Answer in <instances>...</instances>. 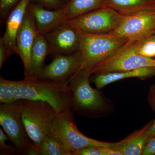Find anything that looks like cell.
Wrapping results in <instances>:
<instances>
[{"mask_svg":"<svg viewBox=\"0 0 155 155\" xmlns=\"http://www.w3.org/2000/svg\"><path fill=\"white\" fill-rule=\"evenodd\" d=\"M22 110V100L11 104H1L0 125L19 154L38 155L23 125Z\"/></svg>","mask_w":155,"mask_h":155,"instance_id":"cell-5","label":"cell"},{"mask_svg":"<svg viewBox=\"0 0 155 155\" xmlns=\"http://www.w3.org/2000/svg\"><path fill=\"white\" fill-rule=\"evenodd\" d=\"M50 54V48L44 34L38 33L31 51V65L32 77L37 78L43 69L45 59Z\"/></svg>","mask_w":155,"mask_h":155,"instance_id":"cell-18","label":"cell"},{"mask_svg":"<svg viewBox=\"0 0 155 155\" xmlns=\"http://www.w3.org/2000/svg\"><path fill=\"white\" fill-rule=\"evenodd\" d=\"M107 0H69L62 8L67 22L106 7Z\"/></svg>","mask_w":155,"mask_h":155,"instance_id":"cell-17","label":"cell"},{"mask_svg":"<svg viewBox=\"0 0 155 155\" xmlns=\"http://www.w3.org/2000/svg\"><path fill=\"white\" fill-rule=\"evenodd\" d=\"M79 32V51L82 57V63L77 72L87 70L105 61L118 53L130 41L125 38L114 35Z\"/></svg>","mask_w":155,"mask_h":155,"instance_id":"cell-3","label":"cell"},{"mask_svg":"<svg viewBox=\"0 0 155 155\" xmlns=\"http://www.w3.org/2000/svg\"><path fill=\"white\" fill-rule=\"evenodd\" d=\"M28 10L33 17L39 33L45 34L67 22L62 8L51 10L39 4L30 3Z\"/></svg>","mask_w":155,"mask_h":155,"instance_id":"cell-13","label":"cell"},{"mask_svg":"<svg viewBox=\"0 0 155 155\" xmlns=\"http://www.w3.org/2000/svg\"><path fill=\"white\" fill-rule=\"evenodd\" d=\"M136 51L146 58H155V41L150 37L135 41Z\"/></svg>","mask_w":155,"mask_h":155,"instance_id":"cell-22","label":"cell"},{"mask_svg":"<svg viewBox=\"0 0 155 155\" xmlns=\"http://www.w3.org/2000/svg\"><path fill=\"white\" fill-rule=\"evenodd\" d=\"M8 137L4 133L2 128L0 129V153L1 155H14L19 153L15 146L8 145L5 141L8 140Z\"/></svg>","mask_w":155,"mask_h":155,"instance_id":"cell-25","label":"cell"},{"mask_svg":"<svg viewBox=\"0 0 155 155\" xmlns=\"http://www.w3.org/2000/svg\"><path fill=\"white\" fill-rule=\"evenodd\" d=\"M150 37L153 40H154V41H155V33L152 36Z\"/></svg>","mask_w":155,"mask_h":155,"instance_id":"cell-31","label":"cell"},{"mask_svg":"<svg viewBox=\"0 0 155 155\" xmlns=\"http://www.w3.org/2000/svg\"><path fill=\"white\" fill-rule=\"evenodd\" d=\"M147 133L150 139L155 135V119L151 121L150 124L147 129Z\"/></svg>","mask_w":155,"mask_h":155,"instance_id":"cell-30","label":"cell"},{"mask_svg":"<svg viewBox=\"0 0 155 155\" xmlns=\"http://www.w3.org/2000/svg\"><path fill=\"white\" fill-rule=\"evenodd\" d=\"M38 33L33 17L27 9L16 38L17 54L22 60L24 78L32 77L31 65V51L35 38Z\"/></svg>","mask_w":155,"mask_h":155,"instance_id":"cell-12","label":"cell"},{"mask_svg":"<svg viewBox=\"0 0 155 155\" xmlns=\"http://www.w3.org/2000/svg\"><path fill=\"white\" fill-rule=\"evenodd\" d=\"M38 155H72L65 149L54 136L50 132L40 145Z\"/></svg>","mask_w":155,"mask_h":155,"instance_id":"cell-20","label":"cell"},{"mask_svg":"<svg viewBox=\"0 0 155 155\" xmlns=\"http://www.w3.org/2000/svg\"><path fill=\"white\" fill-rule=\"evenodd\" d=\"M147 101L150 107L155 112V83L150 87Z\"/></svg>","mask_w":155,"mask_h":155,"instance_id":"cell-29","label":"cell"},{"mask_svg":"<svg viewBox=\"0 0 155 155\" xmlns=\"http://www.w3.org/2000/svg\"><path fill=\"white\" fill-rule=\"evenodd\" d=\"M20 0H0V16L2 20H5L11 11Z\"/></svg>","mask_w":155,"mask_h":155,"instance_id":"cell-24","label":"cell"},{"mask_svg":"<svg viewBox=\"0 0 155 155\" xmlns=\"http://www.w3.org/2000/svg\"><path fill=\"white\" fill-rule=\"evenodd\" d=\"M16 81L0 78V104H11L17 101Z\"/></svg>","mask_w":155,"mask_h":155,"instance_id":"cell-21","label":"cell"},{"mask_svg":"<svg viewBox=\"0 0 155 155\" xmlns=\"http://www.w3.org/2000/svg\"><path fill=\"white\" fill-rule=\"evenodd\" d=\"M155 33V9L127 15L116 30L109 34L138 41Z\"/></svg>","mask_w":155,"mask_h":155,"instance_id":"cell-9","label":"cell"},{"mask_svg":"<svg viewBox=\"0 0 155 155\" xmlns=\"http://www.w3.org/2000/svg\"><path fill=\"white\" fill-rule=\"evenodd\" d=\"M22 101V122L28 137L38 155L40 145L51 132L57 113L52 106L44 101Z\"/></svg>","mask_w":155,"mask_h":155,"instance_id":"cell-4","label":"cell"},{"mask_svg":"<svg viewBox=\"0 0 155 155\" xmlns=\"http://www.w3.org/2000/svg\"><path fill=\"white\" fill-rule=\"evenodd\" d=\"M155 76V67H144L139 69L122 71L94 74L90 82L94 84L96 87L101 90L104 87L115 81L135 78L141 80Z\"/></svg>","mask_w":155,"mask_h":155,"instance_id":"cell-15","label":"cell"},{"mask_svg":"<svg viewBox=\"0 0 155 155\" xmlns=\"http://www.w3.org/2000/svg\"></svg>","mask_w":155,"mask_h":155,"instance_id":"cell-33","label":"cell"},{"mask_svg":"<svg viewBox=\"0 0 155 155\" xmlns=\"http://www.w3.org/2000/svg\"><path fill=\"white\" fill-rule=\"evenodd\" d=\"M16 100H41L50 104L57 115L71 111L69 83H59L37 78L16 81Z\"/></svg>","mask_w":155,"mask_h":155,"instance_id":"cell-2","label":"cell"},{"mask_svg":"<svg viewBox=\"0 0 155 155\" xmlns=\"http://www.w3.org/2000/svg\"><path fill=\"white\" fill-rule=\"evenodd\" d=\"M155 155V135L149 140L142 155Z\"/></svg>","mask_w":155,"mask_h":155,"instance_id":"cell-28","label":"cell"},{"mask_svg":"<svg viewBox=\"0 0 155 155\" xmlns=\"http://www.w3.org/2000/svg\"><path fill=\"white\" fill-rule=\"evenodd\" d=\"M151 121L143 127L134 131L121 141L114 143L111 148L118 151L122 155H142L150 139L147 130Z\"/></svg>","mask_w":155,"mask_h":155,"instance_id":"cell-16","label":"cell"},{"mask_svg":"<svg viewBox=\"0 0 155 155\" xmlns=\"http://www.w3.org/2000/svg\"><path fill=\"white\" fill-rule=\"evenodd\" d=\"M73 155H122L121 153L110 147L101 146L87 147L73 153Z\"/></svg>","mask_w":155,"mask_h":155,"instance_id":"cell-23","label":"cell"},{"mask_svg":"<svg viewBox=\"0 0 155 155\" xmlns=\"http://www.w3.org/2000/svg\"><path fill=\"white\" fill-rule=\"evenodd\" d=\"M73 114L69 110L56 115L51 130L52 134L72 155L75 151L87 147H111L114 145V143L100 141L84 135L75 125Z\"/></svg>","mask_w":155,"mask_h":155,"instance_id":"cell-6","label":"cell"},{"mask_svg":"<svg viewBox=\"0 0 155 155\" xmlns=\"http://www.w3.org/2000/svg\"><path fill=\"white\" fill-rule=\"evenodd\" d=\"M69 1V0H67V2H68V1ZM67 2H66V3H67Z\"/></svg>","mask_w":155,"mask_h":155,"instance_id":"cell-32","label":"cell"},{"mask_svg":"<svg viewBox=\"0 0 155 155\" xmlns=\"http://www.w3.org/2000/svg\"><path fill=\"white\" fill-rule=\"evenodd\" d=\"M125 16L112 8L105 7L67 22L83 33L109 34L117 29Z\"/></svg>","mask_w":155,"mask_h":155,"instance_id":"cell-7","label":"cell"},{"mask_svg":"<svg viewBox=\"0 0 155 155\" xmlns=\"http://www.w3.org/2000/svg\"><path fill=\"white\" fill-rule=\"evenodd\" d=\"M82 63L79 51L70 54L54 57L50 64L44 67L37 78L59 83H69L70 78L79 70Z\"/></svg>","mask_w":155,"mask_h":155,"instance_id":"cell-10","label":"cell"},{"mask_svg":"<svg viewBox=\"0 0 155 155\" xmlns=\"http://www.w3.org/2000/svg\"><path fill=\"white\" fill-rule=\"evenodd\" d=\"M50 48V54L54 57L58 55L70 54L80 49V32L67 22L44 34Z\"/></svg>","mask_w":155,"mask_h":155,"instance_id":"cell-11","label":"cell"},{"mask_svg":"<svg viewBox=\"0 0 155 155\" xmlns=\"http://www.w3.org/2000/svg\"><path fill=\"white\" fill-rule=\"evenodd\" d=\"M91 76L87 70H82L69 80L71 111L93 119L110 116L116 111L115 104L101 90L91 86Z\"/></svg>","mask_w":155,"mask_h":155,"instance_id":"cell-1","label":"cell"},{"mask_svg":"<svg viewBox=\"0 0 155 155\" xmlns=\"http://www.w3.org/2000/svg\"><path fill=\"white\" fill-rule=\"evenodd\" d=\"M39 5L45 8L52 10H58L63 7L64 4L61 0H35Z\"/></svg>","mask_w":155,"mask_h":155,"instance_id":"cell-26","label":"cell"},{"mask_svg":"<svg viewBox=\"0 0 155 155\" xmlns=\"http://www.w3.org/2000/svg\"><path fill=\"white\" fill-rule=\"evenodd\" d=\"M11 55L2 41L0 39V68H2L4 63Z\"/></svg>","mask_w":155,"mask_h":155,"instance_id":"cell-27","label":"cell"},{"mask_svg":"<svg viewBox=\"0 0 155 155\" xmlns=\"http://www.w3.org/2000/svg\"><path fill=\"white\" fill-rule=\"evenodd\" d=\"M135 42L130 41L114 56L85 70H87L91 75L144 67H155V59L146 58L136 53Z\"/></svg>","mask_w":155,"mask_h":155,"instance_id":"cell-8","label":"cell"},{"mask_svg":"<svg viewBox=\"0 0 155 155\" xmlns=\"http://www.w3.org/2000/svg\"><path fill=\"white\" fill-rule=\"evenodd\" d=\"M106 7L112 8L123 15H130L155 9V0H107Z\"/></svg>","mask_w":155,"mask_h":155,"instance_id":"cell-19","label":"cell"},{"mask_svg":"<svg viewBox=\"0 0 155 155\" xmlns=\"http://www.w3.org/2000/svg\"><path fill=\"white\" fill-rule=\"evenodd\" d=\"M31 0H20L11 11L5 20V31L0 39L11 55L17 54L16 38Z\"/></svg>","mask_w":155,"mask_h":155,"instance_id":"cell-14","label":"cell"}]
</instances>
